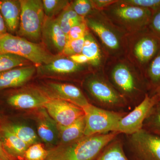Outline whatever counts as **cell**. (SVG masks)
Instances as JSON below:
<instances>
[{"mask_svg": "<svg viewBox=\"0 0 160 160\" xmlns=\"http://www.w3.org/2000/svg\"><path fill=\"white\" fill-rule=\"evenodd\" d=\"M120 133L84 136L73 142L59 144L48 150L46 160H95L109 143Z\"/></svg>", "mask_w": 160, "mask_h": 160, "instance_id": "obj_1", "label": "cell"}, {"mask_svg": "<svg viewBox=\"0 0 160 160\" xmlns=\"http://www.w3.org/2000/svg\"><path fill=\"white\" fill-rule=\"evenodd\" d=\"M0 53L22 57L38 67L48 64L59 57L50 54L38 44L8 32L0 36Z\"/></svg>", "mask_w": 160, "mask_h": 160, "instance_id": "obj_2", "label": "cell"}, {"mask_svg": "<svg viewBox=\"0 0 160 160\" xmlns=\"http://www.w3.org/2000/svg\"><path fill=\"white\" fill-rule=\"evenodd\" d=\"M84 86L98 107L107 110L118 109L128 106L127 101L112 85L101 76L92 75L84 82Z\"/></svg>", "mask_w": 160, "mask_h": 160, "instance_id": "obj_3", "label": "cell"}, {"mask_svg": "<svg viewBox=\"0 0 160 160\" xmlns=\"http://www.w3.org/2000/svg\"><path fill=\"white\" fill-rule=\"evenodd\" d=\"M112 85L127 101L136 103L144 93L145 84L130 66L125 62L115 65L110 73Z\"/></svg>", "mask_w": 160, "mask_h": 160, "instance_id": "obj_4", "label": "cell"}, {"mask_svg": "<svg viewBox=\"0 0 160 160\" xmlns=\"http://www.w3.org/2000/svg\"><path fill=\"white\" fill-rule=\"evenodd\" d=\"M21 15L18 36L32 41H38L42 37L45 14L42 1L20 0Z\"/></svg>", "mask_w": 160, "mask_h": 160, "instance_id": "obj_5", "label": "cell"}, {"mask_svg": "<svg viewBox=\"0 0 160 160\" xmlns=\"http://www.w3.org/2000/svg\"><path fill=\"white\" fill-rule=\"evenodd\" d=\"M83 109L86 122L85 136L116 132L120 120L127 114L126 112L102 109L91 103Z\"/></svg>", "mask_w": 160, "mask_h": 160, "instance_id": "obj_6", "label": "cell"}, {"mask_svg": "<svg viewBox=\"0 0 160 160\" xmlns=\"http://www.w3.org/2000/svg\"><path fill=\"white\" fill-rule=\"evenodd\" d=\"M132 150L139 160H160V136L145 129L128 135Z\"/></svg>", "mask_w": 160, "mask_h": 160, "instance_id": "obj_7", "label": "cell"}, {"mask_svg": "<svg viewBox=\"0 0 160 160\" xmlns=\"http://www.w3.org/2000/svg\"><path fill=\"white\" fill-rule=\"evenodd\" d=\"M158 102V100L156 95L149 96L146 94L138 105L120 120L116 132L130 135L142 129L144 121Z\"/></svg>", "mask_w": 160, "mask_h": 160, "instance_id": "obj_8", "label": "cell"}, {"mask_svg": "<svg viewBox=\"0 0 160 160\" xmlns=\"http://www.w3.org/2000/svg\"><path fill=\"white\" fill-rule=\"evenodd\" d=\"M122 4H114L111 9L115 19L127 27L141 29L149 24L153 12L149 9L132 6L120 1Z\"/></svg>", "mask_w": 160, "mask_h": 160, "instance_id": "obj_9", "label": "cell"}, {"mask_svg": "<svg viewBox=\"0 0 160 160\" xmlns=\"http://www.w3.org/2000/svg\"><path fill=\"white\" fill-rule=\"evenodd\" d=\"M46 109L58 126H67L85 115L81 107L64 100L50 98L45 104Z\"/></svg>", "mask_w": 160, "mask_h": 160, "instance_id": "obj_10", "label": "cell"}, {"mask_svg": "<svg viewBox=\"0 0 160 160\" xmlns=\"http://www.w3.org/2000/svg\"><path fill=\"white\" fill-rule=\"evenodd\" d=\"M49 99L42 90L31 89L9 93L6 98V102L15 109H38L44 107Z\"/></svg>", "mask_w": 160, "mask_h": 160, "instance_id": "obj_11", "label": "cell"}, {"mask_svg": "<svg viewBox=\"0 0 160 160\" xmlns=\"http://www.w3.org/2000/svg\"><path fill=\"white\" fill-rule=\"evenodd\" d=\"M42 90L49 98L67 101L82 109L90 104L82 91L72 84L49 82Z\"/></svg>", "mask_w": 160, "mask_h": 160, "instance_id": "obj_12", "label": "cell"}, {"mask_svg": "<svg viewBox=\"0 0 160 160\" xmlns=\"http://www.w3.org/2000/svg\"><path fill=\"white\" fill-rule=\"evenodd\" d=\"M87 27L91 29L99 38L108 51L117 53L122 47V42L119 35L109 24L94 18H85Z\"/></svg>", "mask_w": 160, "mask_h": 160, "instance_id": "obj_13", "label": "cell"}, {"mask_svg": "<svg viewBox=\"0 0 160 160\" xmlns=\"http://www.w3.org/2000/svg\"><path fill=\"white\" fill-rule=\"evenodd\" d=\"M36 112L38 136L51 148L58 146L59 139L57 124L44 107L38 109Z\"/></svg>", "mask_w": 160, "mask_h": 160, "instance_id": "obj_14", "label": "cell"}, {"mask_svg": "<svg viewBox=\"0 0 160 160\" xmlns=\"http://www.w3.org/2000/svg\"><path fill=\"white\" fill-rule=\"evenodd\" d=\"M43 42L46 46L58 53H62L67 42V37L56 18L45 17L42 31Z\"/></svg>", "mask_w": 160, "mask_h": 160, "instance_id": "obj_15", "label": "cell"}, {"mask_svg": "<svg viewBox=\"0 0 160 160\" xmlns=\"http://www.w3.org/2000/svg\"><path fill=\"white\" fill-rule=\"evenodd\" d=\"M36 71L34 66H22L0 72V91L25 85Z\"/></svg>", "mask_w": 160, "mask_h": 160, "instance_id": "obj_16", "label": "cell"}, {"mask_svg": "<svg viewBox=\"0 0 160 160\" xmlns=\"http://www.w3.org/2000/svg\"><path fill=\"white\" fill-rule=\"evenodd\" d=\"M160 48V39L153 33L143 36L135 44L133 55L142 65L151 62Z\"/></svg>", "mask_w": 160, "mask_h": 160, "instance_id": "obj_17", "label": "cell"}, {"mask_svg": "<svg viewBox=\"0 0 160 160\" xmlns=\"http://www.w3.org/2000/svg\"><path fill=\"white\" fill-rule=\"evenodd\" d=\"M0 139L6 152L16 159L23 160L29 146L4 124L0 125Z\"/></svg>", "mask_w": 160, "mask_h": 160, "instance_id": "obj_18", "label": "cell"}, {"mask_svg": "<svg viewBox=\"0 0 160 160\" xmlns=\"http://www.w3.org/2000/svg\"><path fill=\"white\" fill-rule=\"evenodd\" d=\"M21 11L20 0H0V13L8 33L14 35L17 32Z\"/></svg>", "mask_w": 160, "mask_h": 160, "instance_id": "obj_19", "label": "cell"}, {"mask_svg": "<svg viewBox=\"0 0 160 160\" xmlns=\"http://www.w3.org/2000/svg\"><path fill=\"white\" fill-rule=\"evenodd\" d=\"M82 65L77 64L69 58H58L48 64L38 68V73L42 75H67L82 70Z\"/></svg>", "mask_w": 160, "mask_h": 160, "instance_id": "obj_20", "label": "cell"}, {"mask_svg": "<svg viewBox=\"0 0 160 160\" xmlns=\"http://www.w3.org/2000/svg\"><path fill=\"white\" fill-rule=\"evenodd\" d=\"M86 122L85 115L69 126H58L59 132V144H69L79 139L84 136Z\"/></svg>", "mask_w": 160, "mask_h": 160, "instance_id": "obj_21", "label": "cell"}, {"mask_svg": "<svg viewBox=\"0 0 160 160\" xmlns=\"http://www.w3.org/2000/svg\"><path fill=\"white\" fill-rule=\"evenodd\" d=\"M82 54L89 60L92 66H99L102 60V53L100 47L92 34L87 32L85 37V42Z\"/></svg>", "mask_w": 160, "mask_h": 160, "instance_id": "obj_22", "label": "cell"}, {"mask_svg": "<svg viewBox=\"0 0 160 160\" xmlns=\"http://www.w3.org/2000/svg\"><path fill=\"white\" fill-rule=\"evenodd\" d=\"M117 138L107 145L95 160H129L125 154L122 143Z\"/></svg>", "mask_w": 160, "mask_h": 160, "instance_id": "obj_23", "label": "cell"}, {"mask_svg": "<svg viewBox=\"0 0 160 160\" xmlns=\"http://www.w3.org/2000/svg\"><path fill=\"white\" fill-rule=\"evenodd\" d=\"M5 125L29 147L39 143L38 135L31 127L17 123H8Z\"/></svg>", "mask_w": 160, "mask_h": 160, "instance_id": "obj_24", "label": "cell"}, {"mask_svg": "<svg viewBox=\"0 0 160 160\" xmlns=\"http://www.w3.org/2000/svg\"><path fill=\"white\" fill-rule=\"evenodd\" d=\"M56 19L62 30L66 36L72 27L85 22V18L80 16L73 11L70 5L60 13Z\"/></svg>", "mask_w": 160, "mask_h": 160, "instance_id": "obj_25", "label": "cell"}, {"mask_svg": "<svg viewBox=\"0 0 160 160\" xmlns=\"http://www.w3.org/2000/svg\"><path fill=\"white\" fill-rule=\"evenodd\" d=\"M147 74L149 85L155 92L160 89V48L150 62Z\"/></svg>", "mask_w": 160, "mask_h": 160, "instance_id": "obj_26", "label": "cell"}, {"mask_svg": "<svg viewBox=\"0 0 160 160\" xmlns=\"http://www.w3.org/2000/svg\"><path fill=\"white\" fill-rule=\"evenodd\" d=\"M143 129L160 136V102L152 107L143 123Z\"/></svg>", "mask_w": 160, "mask_h": 160, "instance_id": "obj_27", "label": "cell"}, {"mask_svg": "<svg viewBox=\"0 0 160 160\" xmlns=\"http://www.w3.org/2000/svg\"><path fill=\"white\" fill-rule=\"evenodd\" d=\"M29 61L10 53H0V72L28 65Z\"/></svg>", "mask_w": 160, "mask_h": 160, "instance_id": "obj_28", "label": "cell"}, {"mask_svg": "<svg viewBox=\"0 0 160 160\" xmlns=\"http://www.w3.org/2000/svg\"><path fill=\"white\" fill-rule=\"evenodd\" d=\"M42 4L45 16L49 18L60 14L70 5L66 0H43Z\"/></svg>", "mask_w": 160, "mask_h": 160, "instance_id": "obj_29", "label": "cell"}, {"mask_svg": "<svg viewBox=\"0 0 160 160\" xmlns=\"http://www.w3.org/2000/svg\"><path fill=\"white\" fill-rule=\"evenodd\" d=\"M48 150L41 143H38L29 146L25 152V160H46Z\"/></svg>", "mask_w": 160, "mask_h": 160, "instance_id": "obj_30", "label": "cell"}, {"mask_svg": "<svg viewBox=\"0 0 160 160\" xmlns=\"http://www.w3.org/2000/svg\"><path fill=\"white\" fill-rule=\"evenodd\" d=\"M71 9L84 18L91 12L93 8L92 1L77 0L70 4Z\"/></svg>", "mask_w": 160, "mask_h": 160, "instance_id": "obj_31", "label": "cell"}, {"mask_svg": "<svg viewBox=\"0 0 160 160\" xmlns=\"http://www.w3.org/2000/svg\"><path fill=\"white\" fill-rule=\"evenodd\" d=\"M84 42L85 37L79 39L67 41L62 53L69 57L82 53Z\"/></svg>", "mask_w": 160, "mask_h": 160, "instance_id": "obj_32", "label": "cell"}, {"mask_svg": "<svg viewBox=\"0 0 160 160\" xmlns=\"http://www.w3.org/2000/svg\"><path fill=\"white\" fill-rule=\"evenodd\" d=\"M121 2L151 10L153 14L160 10V0H125Z\"/></svg>", "mask_w": 160, "mask_h": 160, "instance_id": "obj_33", "label": "cell"}, {"mask_svg": "<svg viewBox=\"0 0 160 160\" xmlns=\"http://www.w3.org/2000/svg\"><path fill=\"white\" fill-rule=\"evenodd\" d=\"M87 32V26L86 22L80 23L70 29L66 36L67 41L82 38L85 37Z\"/></svg>", "mask_w": 160, "mask_h": 160, "instance_id": "obj_34", "label": "cell"}, {"mask_svg": "<svg viewBox=\"0 0 160 160\" xmlns=\"http://www.w3.org/2000/svg\"><path fill=\"white\" fill-rule=\"evenodd\" d=\"M149 25L152 33L160 39V10L152 15Z\"/></svg>", "mask_w": 160, "mask_h": 160, "instance_id": "obj_35", "label": "cell"}, {"mask_svg": "<svg viewBox=\"0 0 160 160\" xmlns=\"http://www.w3.org/2000/svg\"><path fill=\"white\" fill-rule=\"evenodd\" d=\"M117 2V1H112V0H94V1H92L93 7H95L98 9H104V8H106L107 6L112 5Z\"/></svg>", "mask_w": 160, "mask_h": 160, "instance_id": "obj_36", "label": "cell"}, {"mask_svg": "<svg viewBox=\"0 0 160 160\" xmlns=\"http://www.w3.org/2000/svg\"><path fill=\"white\" fill-rule=\"evenodd\" d=\"M69 58L74 62L79 65H82V64L89 63V60L82 53L70 56L69 57Z\"/></svg>", "mask_w": 160, "mask_h": 160, "instance_id": "obj_37", "label": "cell"}, {"mask_svg": "<svg viewBox=\"0 0 160 160\" xmlns=\"http://www.w3.org/2000/svg\"><path fill=\"white\" fill-rule=\"evenodd\" d=\"M0 160H16L6 152L0 139Z\"/></svg>", "mask_w": 160, "mask_h": 160, "instance_id": "obj_38", "label": "cell"}, {"mask_svg": "<svg viewBox=\"0 0 160 160\" xmlns=\"http://www.w3.org/2000/svg\"><path fill=\"white\" fill-rule=\"evenodd\" d=\"M7 33V29L2 15L0 13V36Z\"/></svg>", "mask_w": 160, "mask_h": 160, "instance_id": "obj_39", "label": "cell"}, {"mask_svg": "<svg viewBox=\"0 0 160 160\" xmlns=\"http://www.w3.org/2000/svg\"><path fill=\"white\" fill-rule=\"evenodd\" d=\"M154 94L156 95L157 96L158 102H160V89L155 92Z\"/></svg>", "mask_w": 160, "mask_h": 160, "instance_id": "obj_40", "label": "cell"}]
</instances>
